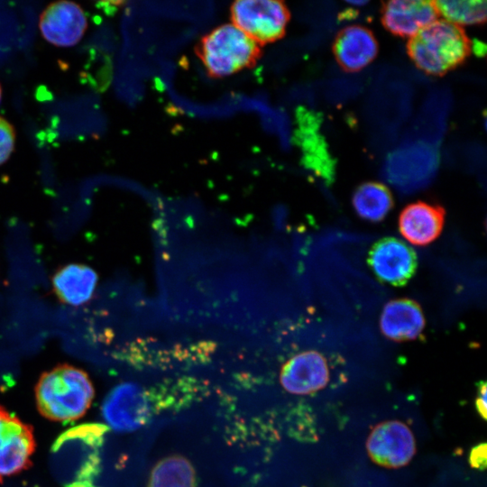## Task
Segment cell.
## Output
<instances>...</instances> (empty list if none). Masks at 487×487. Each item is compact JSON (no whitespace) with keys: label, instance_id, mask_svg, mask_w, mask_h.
Instances as JSON below:
<instances>
[{"label":"cell","instance_id":"1","mask_svg":"<svg viewBox=\"0 0 487 487\" xmlns=\"http://www.w3.org/2000/svg\"><path fill=\"white\" fill-rule=\"evenodd\" d=\"M110 428L86 423L67 429L53 442L51 464L54 476L65 487H100V451Z\"/></svg>","mask_w":487,"mask_h":487},{"label":"cell","instance_id":"2","mask_svg":"<svg viewBox=\"0 0 487 487\" xmlns=\"http://www.w3.org/2000/svg\"><path fill=\"white\" fill-rule=\"evenodd\" d=\"M95 396L87 373L70 364H60L43 372L35 386L36 406L41 416L70 422L83 417Z\"/></svg>","mask_w":487,"mask_h":487},{"label":"cell","instance_id":"3","mask_svg":"<svg viewBox=\"0 0 487 487\" xmlns=\"http://www.w3.org/2000/svg\"><path fill=\"white\" fill-rule=\"evenodd\" d=\"M408 50L418 69L431 75H442L465 59L470 44L459 26L441 20L413 36Z\"/></svg>","mask_w":487,"mask_h":487},{"label":"cell","instance_id":"4","mask_svg":"<svg viewBox=\"0 0 487 487\" xmlns=\"http://www.w3.org/2000/svg\"><path fill=\"white\" fill-rule=\"evenodd\" d=\"M258 52V43L234 24L215 29L201 43V59L215 77L229 76L248 67Z\"/></svg>","mask_w":487,"mask_h":487},{"label":"cell","instance_id":"5","mask_svg":"<svg viewBox=\"0 0 487 487\" xmlns=\"http://www.w3.org/2000/svg\"><path fill=\"white\" fill-rule=\"evenodd\" d=\"M159 411L154 390L135 382H122L106 395L101 414L106 426L117 432H133Z\"/></svg>","mask_w":487,"mask_h":487},{"label":"cell","instance_id":"6","mask_svg":"<svg viewBox=\"0 0 487 487\" xmlns=\"http://www.w3.org/2000/svg\"><path fill=\"white\" fill-rule=\"evenodd\" d=\"M231 11L234 24L257 43L277 40L289 22L288 9L279 1H238Z\"/></svg>","mask_w":487,"mask_h":487},{"label":"cell","instance_id":"7","mask_svg":"<svg viewBox=\"0 0 487 487\" xmlns=\"http://www.w3.org/2000/svg\"><path fill=\"white\" fill-rule=\"evenodd\" d=\"M35 446L32 426L0 405V482L28 468Z\"/></svg>","mask_w":487,"mask_h":487},{"label":"cell","instance_id":"8","mask_svg":"<svg viewBox=\"0 0 487 487\" xmlns=\"http://www.w3.org/2000/svg\"><path fill=\"white\" fill-rule=\"evenodd\" d=\"M365 446L372 461L386 468L406 465L416 447L412 431L400 420H387L374 427Z\"/></svg>","mask_w":487,"mask_h":487},{"label":"cell","instance_id":"9","mask_svg":"<svg viewBox=\"0 0 487 487\" xmlns=\"http://www.w3.org/2000/svg\"><path fill=\"white\" fill-rule=\"evenodd\" d=\"M331 380L327 358L317 350H306L288 359L280 372L282 388L294 395H312L326 390Z\"/></svg>","mask_w":487,"mask_h":487},{"label":"cell","instance_id":"10","mask_svg":"<svg viewBox=\"0 0 487 487\" xmlns=\"http://www.w3.org/2000/svg\"><path fill=\"white\" fill-rule=\"evenodd\" d=\"M368 264L380 281L391 286H404L418 268L415 251L395 237L378 240L368 254Z\"/></svg>","mask_w":487,"mask_h":487},{"label":"cell","instance_id":"11","mask_svg":"<svg viewBox=\"0 0 487 487\" xmlns=\"http://www.w3.org/2000/svg\"><path fill=\"white\" fill-rule=\"evenodd\" d=\"M40 31L50 43L59 47H70L83 37L87 19L76 3L59 1L48 5L40 16Z\"/></svg>","mask_w":487,"mask_h":487},{"label":"cell","instance_id":"12","mask_svg":"<svg viewBox=\"0 0 487 487\" xmlns=\"http://www.w3.org/2000/svg\"><path fill=\"white\" fill-rule=\"evenodd\" d=\"M435 3L423 0H393L382 10V22L392 33L413 37L437 17Z\"/></svg>","mask_w":487,"mask_h":487},{"label":"cell","instance_id":"13","mask_svg":"<svg viewBox=\"0 0 487 487\" xmlns=\"http://www.w3.org/2000/svg\"><path fill=\"white\" fill-rule=\"evenodd\" d=\"M445 223V210L427 202L408 205L399 216L401 235L415 245H427L441 234Z\"/></svg>","mask_w":487,"mask_h":487},{"label":"cell","instance_id":"14","mask_svg":"<svg viewBox=\"0 0 487 487\" xmlns=\"http://www.w3.org/2000/svg\"><path fill=\"white\" fill-rule=\"evenodd\" d=\"M425 325L421 307L409 299H398L388 302L380 318L382 334L397 342L417 339L421 335Z\"/></svg>","mask_w":487,"mask_h":487},{"label":"cell","instance_id":"15","mask_svg":"<svg viewBox=\"0 0 487 487\" xmlns=\"http://www.w3.org/2000/svg\"><path fill=\"white\" fill-rule=\"evenodd\" d=\"M334 51L338 63L356 71L370 64L377 55L378 42L372 32L361 25H351L336 37Z\"/></svg>","mask_w":487,"mask_h":487},{"label":"cell","instance_id":"16","mask_svg":"<svg viewBox=\"0 0 487 487\" xmlns=\"http://www.w3.org/2000/svg\"><path fill=\"white\" fill-rule=\"evenodd\" d=\"M97 282L96 271L83 264H69L54 275L55 294L64 303L78 306L90 299Z\"/></svg>","mask_w":487,"mask_h":487},{"label":"cell","instance_id":"17","mask_svg":"<svg viewBox=\"0 0 487 487\" xmlns=\"http://www.w3.org/2000/svg\"><path fill=\"white\" fill-rule=\"evenodd\" d=\"M356 214L369 222H380L393 207L390 189L383 184L368 181L357 187L352 198Z\"/></svg>","mask_w":487,"mask_h":487},{"label":"cell","instance_id":"18","mask_svg":"<svg viewBox=\"0 0 487 487\" xmlns=\"http://www.w3.org/2000/svg\"><path fill=\"white\" fill-rule=\"evenodd\" d=\"M148 487H197L194 467L182 455L167 456L152 468Z\"/></svg>","mask_w":487,"mask_h":487},{"label":"cell","instance_id":"19","mask_svg":"<svg viewBox=\"0 0 487 487\" xmlns=\"http://www.w3.org/2000/svg\"><path fill=\"white\" fill-rule=\"evenodd\" d=\"M445 21L459 25H473L486 19V2L481 0H442L434 2Z\"/></svg>","mask_w":487,"mask_h":487},{"label":"cell","instance_id":"20","mask_svg":"<svg viewBox=\"0 0 487 487\" xmlns=\"http://www.w3.org/2000/svg\"><path fill=\"white\" fill-rule=\"evenodd\" d=\"M15 132L13 125L0 116V165L5 162L14 151Z\"/></svg>","mask_w":487,"mask_h":487},{"label":"cell","instance_id":"21","mask_svg":"<svg viewBox=\"0 0 487 487\" xmlns=\"http://www.w3.org/2000/svg\"><path fill=\"white\" fill-rule=\"evenodd\" d=\"M469 464L477 470H484L487 464V446L485 442L472 447L469 453Z\"/></svg>","mask_w":487,"mask_h":487},{"label":"cell","instance_id":"22","mask_svg":"<svg viewBox=\"0 0 487 487\" xmlns=\"http://www.w3.org/2000/svg\"><path fill=\"white\" fill-rule=\"evenodd\" d=\"M475 409L482 419H486V382L478 383L477 394L475 398Z\"/></svg>","mask_w":487,"mask_h":487},{"label":"cell","instance_id":"23","mask_svg":"<svg viewBox=\"0 0 487 487\" xmlns=\"http://www.w3.org/2000/svg\"><path fill=\"white\" fill-rule=\"evenodd\" d=\"M1 99H2V88H1V86H0V102H1Z\"/></svg>","mask_w":487,"mask_h":487}]
</instances>
